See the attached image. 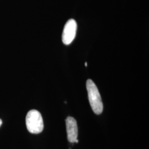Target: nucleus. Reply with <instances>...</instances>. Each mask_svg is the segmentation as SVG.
I'll use <instances>...</instances> for the list:
<instances>
[{"mask_svg":"<svg viewBox=\"0 0 149 149\" xmlns=\"http://www.w3.org/2000/svg\"><path fill=\"white\" fill-rule=\"evenodd\" d=\"M88 100L93 111L96 114H101L103 110V105L99 91L94 82L88 79L86 82Z\"/></svg>","mask_w":149,"mask_h":149,"instance_id":"nucleus-1","label":"nucleus"},{"mask_svg":"<svg viewBox=\"0 0 149 149\" xmlns=\"http://www.w3.org/2000/svg\"><path fill=\"white\" fill-rule=\"evenodd\" d=\"M26 122L27 129L31 133H40L43 131V118L40 112L37 110L32 109L28 112Z\"/></svg>","mask_w":149,"mask_h":149,"instance_id":"nucleus-2","label":"nucleus"},{"mask_svg":"<svg viewBox=\"0 0 149 149\" xmlns=\"http://www.w3.org/2000/svg\"><path fill=\"white\" fill-rule=\"evenodd\" d=\"M77 23L74 19H70L65 25L62 35L64 44L69 45L73 42L76 34Z\"/></svg>","mask_w":149,"mask_h":149,"instance_id":"nucleus-3","label":"nucleus"},{"mask_svg":"<svg viewBox=\"0 0 149 149\" xmlns=\"http://www.w3.org/2000/svg\"><path fill=\"white\" fill-rule=\"evenodd\" d=\"M66 125L68 134V139L70 143H74L77 139L78 128L77 122L73 117H69L66 119Z\"/></svg>","mask_w":149,"mask_h":149,"instance_id":"nucleus-4","label":"nucleus"},{"mask_svg":"<svg viewBox=\"0 0 149 149\" xmlns=\"http://www.w3.org/2000/svg\"><path fill=\"white\" fill-rule=\"evenodd\" d=\"M2 120L0 119V127L1 126V125H2Z\"/></svg>","mask_w":149,"mask_h":149,"instance_id":"nucleus-5","label":"nucleus"},{"mask_svg":"<svg viewBox=\"0 0 149 149\" xmlns=\"http://www.w3.org/2000/svg\"><path fill=\"white\" fill-rule=\"evenodd\" d=\"M87 63H86L85 64L86 66H87Z\"/></svg>","mask_w":149,"mask_h":149,"instance_id":"nucleus-6","label":"nucleus"}]
</instances>
